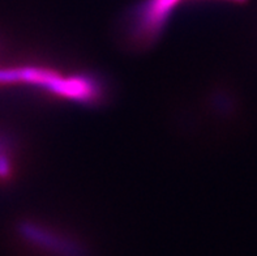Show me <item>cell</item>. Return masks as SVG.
Wrapping results in <instances>:
<instances>
[{"label": "cell", "mask_w": 257, "mask_h": 256, "mask_svg": "<svg viewBox=\"0 0 257 256\" xmlns=\"http://www.w3.org/2000/svg\"><path fill=\"white\" fill-rule=\"evenodd\" d=\"M182 0H144L130 13L128 36L135 45L152 42Z\"/></svg>", "instance_id": "obj_1"}]
</instances>
